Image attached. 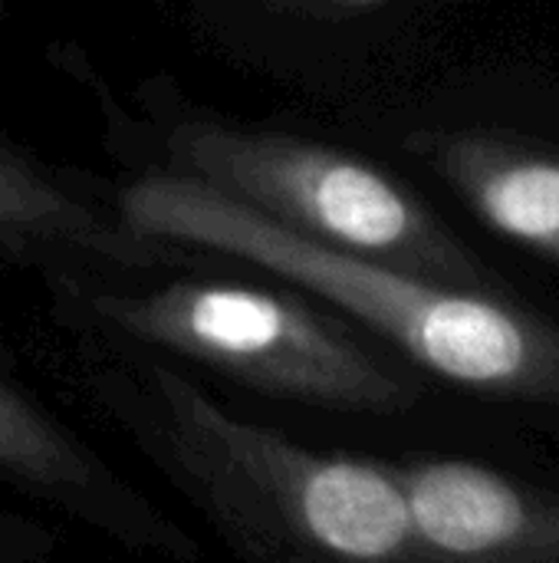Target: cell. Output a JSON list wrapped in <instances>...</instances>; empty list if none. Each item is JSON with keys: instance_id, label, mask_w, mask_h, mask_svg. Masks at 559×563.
Returning a JSON list of instances; mask_svg holds the SVG:
<instances>
[{"instance_id": "cell-7", "label": "cell", "mask_w": 559, "mask_h": 563, "mask_svg": "<svg viewBox=\"0 0 559 563\" xmlns=\"http://www.w3.org/2000/svg\"><path fill=\"white\" fill-rule=\"evenodd\" d=\"M0 241L69 244L122 264L158 261V244L105 224L49 175L0 148Z\"/></svg>"}, {"instance_id": "cell-6", "label": "cell", "mask_w": 559, "mask_h": 563, "mask_svg": "<svg viewBox=\"0 0 559 563\" xmlns=\"http://www.w3.org/2000/svg\"><path fill=\"white\" fill-rule=\"evenodd\" d=\"M0 472L43 492L99 525L132 534L138 501L105 472V465L33 399L0 379ZM145 518V515H138ZM148 521V518H145ZM138 534V528H135Z\"/></svg>"}, {"instance_id": "cell-9", "label": "cell", "mask_w": 559, "mask_h": 563, "mask_svg": "<svg viewBox=\"0 0 559 563\" xmlns=\"http://www.w3.org/2000/svg\"><path fill=\"white\" fill-rule=\"evenodd\" d=\"M346 3H376V0H346Z\"/></svg>"}, {"instance_id": "cell-1", "label": "cell", "mask_w": 559, "mask_h": 563, "mask_svg": "<svg viewBox=\"0 0 559 563\" xmlns=\"http://www.w3.org/2000/svg\"><path fill=\"white\" fill-rule=\"evenodd\" d=\"M158 465L264 563H432L395 468L323 455L244 422L165 366H148Z\"/></svg>"}, {"instance_id": "cell-3", "label": "cell", "mask_w": 559, "mask_h": 563, "mask_svg": "<svg viewBox=\"0 0 559 563\" xmlns=\"http://www.w3.org/2000/svg\"><path fill=\"white\" fill-rule=\"evenodd\" d=\"M92 310L132 340L204 363L267 396L382 416L418 399L343 327L273 290L181 280L148 294H102Z\"/></svg>"}, {"instance_id": "cell-8", "label": "cell", "mask_w": 559, "mask_h": 563, "mask_svg": "<svg viewBox=\"0 0 559 563\" xmlns=\"http://www.w3.org/2000/svg\"><path fill=\"white\" fill-rule=\"evenodd\" d=\"M33 541H36L33 528H20V531L7 534L3 521H0V563L7 561L10 554H33Z\"/></svg>"}, {"instance_id": "cell-5", "label": "cell", "mask_w": 559, "mask_h": 563, "mask_svg": "<svg viewBox=\"0 0 559 563\" xmlns=\"http://www.w3.org/2000/svg\"><path fill=\"white\" fill-rule=\"evenodd\" d=\"M418 148L488 228L559 261L557 152L484 132L435 135Z\"/></svg>"}, {"instance_id": "cell-2", "label": "cell", "mask_w": 559, "mask_h": 563, "mask_svg": "<svg viewBox=\"0 0 559 563\" xmlns=\"http://www.w3.org/2000/svg\"><path fill=\"white\" fill-rule=\"evenodd\" d=\"M175 172L191 175L264 218L415 277L481 290L494 274L445 231L422 201L356 155L217 122H188L168 135Z\"/></svg>"}, {"instance_id": "cell-4", "label": "cell", "mask_w": 559, "mask_h": 563, "mask_svg": "<svg viewBox=\"0 0 559 563\" xmlns=\"http://www.w3.org/2000/svg\"><path fill=\"white\" fill-rule=\"evenodd\" d=\"M432 563H559V498L474 462L395 468Z\"/></svg>"}]
</instances>
